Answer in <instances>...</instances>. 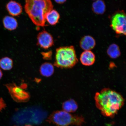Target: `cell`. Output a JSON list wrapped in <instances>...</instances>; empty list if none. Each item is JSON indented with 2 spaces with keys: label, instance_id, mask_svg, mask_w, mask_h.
Instances as JSON below:
<instances>
[{
  "label": "cell",
  "instance_id": "cell-19",
  "mask_svg": "<svg viewBox=\"0 0 126 126\" xmlns=\"http://www.w3.org/2000/svg\"><path fill=\"white\" fill-rule=\"evenodd\" d=\"M6 107V104L2 98H0V112L4 109Z\"/></svg>",
  "mask_w": 126,
  "mask_h": 126
},
{
  "label": "cell",
  "instance_id": "cell-3",
  "mask_svg": "<svg viewBox=\"0 0 126 126\" xmlns=\"http://www.w3.org/2000/svg\"><path fill=\"white\" fill-rule=\"evenodd\" d=\"M74 47L72 46L57 49L55 66L61 68H70L78 62Z\"/></svg>",
  "mask_w": 126,
  "mask_h": 126
},
{
  "label": "cell",
  "instance_id": "cell-23",
  "mask_svg": "<svg viewBox=\"0 0 126 126\" xmlns=\"http://www.w3.org/2000/svg\"></svg>",
  "mask_w": 126,
  "mask_h": 126
},
{
  "label": "cell",
  "instance_id": "cell-12",
  "mask_svg": "<svg viewBox=\"0 0 126 126\" xmlns=\"http://www.w3.org/2000/svg\"><path fill=\"white\" fill-rule=\"evenodd\" d=\"M54 68L51 63H45L42 64L40 68V73L44 77H49L53 75Z\"/></svg>",
  "mask_w": 126,
  "mask_h": 126
},
{
  "label": "cell",
  "instance_id": "cell-8",
  "mask_svg": "<svg viewBox=\"0 0 126 126\" xmlns=\"http://www.w3.org/2000/svg\"><path fill=\"white\" fill-rule=\"evenodd\" d=\"M6 9L8 13L13 16H20L23 11V8L19 3L11 0L6 4Z\"/></svg>",
  "mask_w": 126,
  "mask_h": 126
},
{
  "label": "cell",
  "instance_id": "cell-7",
  "mask_svg": "<svg viewBox=\"0 0 126 126\" xmlns=\"http://www.w3.org/2000/svg\"><path fill=\"white\" fill-rule=\"evenodd\" d=\"M37 43L41 48L47 49L52 46L54 44L53 37L47 31H42L38 34Z\"/></svg>",
  "mask_w": 126,
  "mask_h": 126
},
{
  "label": "cell",
  "instance_id": "cell-20",
  "mask_svg": "<svg viewBox=\"0 0 126 126\" xmlns=\"http://www.w3.org/2000/svg\"><path fill=\"white\" fill-rule=\"evenodd\" d=\"M67 0H55L56 3L59 4H62L65 2Z\"/></svg>",
  "mask_w": 126,
  "mask_h": 126
},
{
  "label": "cell",
  "instance_id": "cell-9",
  "mask_svg": "<svg viewBox=\"0 0 126 126\" xmlns=\"http://www.w3.org/2000/svg\"><path fill=\"white\" fill-rule=\"evenodd\" d=\"M96 42L94 38L90 35L83 37L80 42V46L81 48L85 51H91L94 48Z\"/></svg>",
  "mask_w": 126,
  "mask_h": 126
},
{
  "label": "cell",
  "instance_id": "cell-15",
  "mask_svg": "<svg viewBox=\"0 0 126 126\" xmlns=\"http://www.w3.org/2000/svg\"><path fill=\"white\" fill-rule=\"evenodd\" d=\"M107 53L110 57L113 59H115L120 56L121 52L119 47L115 44H111L108 47Z\"/></svg>",
  "mask_w": 126,
  "mask_h": 126
},
{
  "label": "cell",
  "instance_id": "cell-17",
  "mask_svg": "<svg viewBox=\"0 0 126 126\" xmlns=\"http://www.w3.org/2000/svg\"><path fill=\"white\" fill-rule=\"evenodd\" d=\"M63 111L68 113L72 112V105L70 100L63 102L62 104Z\"/></svg>",
  "mask_w": 126,
  "mask_h": 126
},
{
  "label": "cell",
  "instance_id": "cell-10",
  "mask_svg": "<svg viewBox=\"0 0 126 126\" xmlns=\"http://www.w3.org/2000/svg\"><path fill=\"white\" fill-rule=\"evenodd\" d=\"M80 61L83 65L86 66L92 65L95 62V55L91 51H85L81 53L80 56Z\"/></svg>",
  "mask_w": 126,
  "mask_h": 126
},
{
  "label": "cell",
  "instance_id": "cell-6",
  "mask_svg": "<svg viewBox=\"0 0 126 126\" xmlns=\"http://www.w3.org/2000/svg\"><path fill=\"white\" fill-rule=\"evenodd\" d=\"M8 90L12 98L15 101L18 102H24L29 100L30 94L24 90L21 85L17 86L15 83H8L5 85Z\"/></svg>",
  "mask_w": 126,
  "mask_h": 126
},
{
  "label": "cell",
  "instance_id": "cell-4",
  "mask_svg": "<svg viewBox=\"0 0 126 126\" xmlns=\"http://www.w3.org/2000/svg\"><path fill=\"white\" fill-rule=\"evenodd\" d=\"M47 122L57 126H82L85 122L82 116L73 115L64 111H57L50 115Z\"/></svg>",
  "mask_w": 126,
  "mask_h": 126
},
{
  "label": "cell",
  "instance_id": "cell-16",
  "mask_svg": "<svg viewBox=\"0 0 126 126\" xmlns=\"http://www.w3.org/2000/svg\"><path fill=\"white\" fill-rule=\"evenodd\" d=\"M13 66V61L10 58L5 57L0 59V67L4 70H11Z\"/></svg>",
  "mask_w": 126,
  "mask_h": 126
},
{
  "label": "cell",
  "instance_id": "cell-14",
  "mask_svg": "<svg viewBox=\"0 0 126 126\" xmlns=\"http://www.w3.org/2000/svg\"><path fill=\"white\" fill-rule=\"evenodd\" d=\"M60 18L59 13L55 10H52L47 13L46 20L50 24L53 26L56 25L58 22Z\"/></svg>",
  "mask_w": 126,
  "mask_h": 126
},
{
  "label": "cell",
  "instance_id": "cell-18",
  "mask_svg": "<svg viewBox=\"0 0 126 126\" xmlns=\"http://www.w3.org/2000/svg\"><path fill=\"white\" fill-rule=\"evenodd\" d=\"M70 100L72 105V112H75L78 109V104L73 99H70Z\"/></svg>",
  "mask_w": 126,
  "mask_h": 126
},
{
  "label": "cell",
  "instance_id": "cell-21",
  "mask_svg": "<svg viewBox=\"0 0 126 126\" xmlns=\"http://www.w3.org/2000/svg\"><path fill=\"white\" fill-rule=\"evenodd\" d=\"M3 74L2 71L0 69V80L1 78H2L3 76Z\"/></svg>",
  "mask_w": 126,
  "mask_h": 126
},
{
  "label": "cell",
  "instance_id": "cell-22",
  "mask_svg": "<svg viewBox=\"0 0 126 126\" xmlns=\"http://www.w3.org/2000/svg\"><path fill=\"white\" fill-rule=\"evenodd\" d=\"M25 126H31V125H26Z\"/></svg>",
  "mask_w": 126,
  "mask_h": 126
},
{
  "label": "cell",
  "instance_id": "cell-1",
  "mask_svg": "<svg viewBox=\"0 0 126 126\" xmlns=\"http://www.w3.org/2000/svg\"><path fill=\"white\" fill-rule=\"evenodd\" d=\"M96 106L104 116L112 118L124 105L125 100L117 92L105 88L96 93L94 96Z\"/></svg>",
  "mask_w": 126,
  "mask_h": 126
},
{
  "label": "cell",
  "instance_id": "cell-2",
  "mask_svg": "<svg viewBox=\"0 0 126 126\" xmlns=\"http://www.w3.org/2000/svg\"><path fill=\"white\" fill-rule=\"evenodd\" d=\"M53 7L51 0H25V11L37 26H45L46 16Z\"/></svg>",
  "mask_w": 126,
  "mask_h": 126
},
{
  "label": "cell",
  "instance_id": "cell-11",
  "mask_svg": "<svg viewBox=\"0 0 126 126\" xmlns=\"http://www.w3.org/2000/svg\"><path fill=\"white\" fill-rule=\"evenodd\" d=\"M3 25L6 29L9 31H13L18 26L17 20L13 17L7 16L4 17L2 20Z\"/></svg>",
  "mask_w": 126,
  "mask_h": 126
},
{
  "label": "cell",
  "instance_id": "cell-13",
  "mask_svg": "<svg viewBox=\"0 0 126 126\" xmlns=\"http://www.w3.org/2000/svg\"><path fill=\"white\" fill-rule=\"evenodd\" d=\"M92 10L97 15H103L106 10V5L104 1L102 0H97L93 3Z\"/></svg>",
  "mask_w": 126,
  "mask_h": 126
},
{
  "label": "cell",
  "instance_id": "cell-5",
  "mask_svg": "<svg viewBox=\"0 0 126 126\" xmlns=\"http://www.w3.org/2000/svg\"><path fill=\"white\" fill-rule=\"evenodd\" d=\"M110 27L119 35L126 36V13L123 10H118L109 16Z\"/></svg>",
  "mask_w": 126,
  "mask_h": 126
}]
</instances>
